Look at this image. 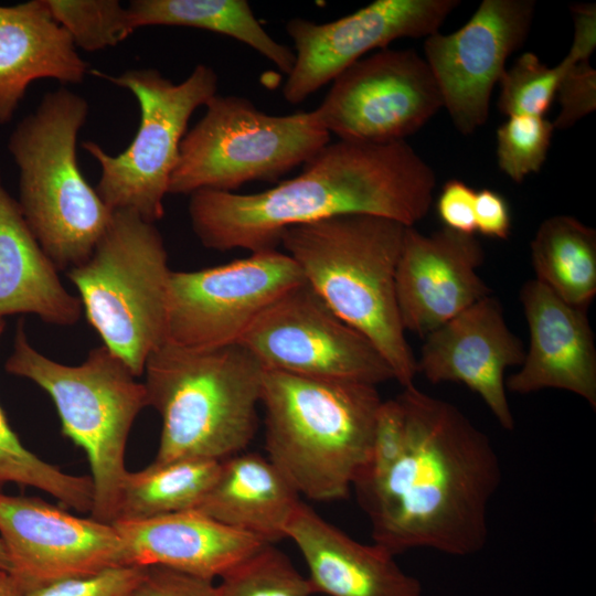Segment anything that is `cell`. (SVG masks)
Listing matches in <instances>:
<instances>
[{"label": "cell", "mask_w": 596, "mask_h": 596, "mask_svg": "<svg viewBox=\"0 0 596 596\" xmlns=\"http://www.w3.org/2000/svg\"><path fill=\"white\" fill-rule=\"evenodd\" d=\"M134 30L150 25L202 29L243 42L288 74L295 52L275 41L245 0H134L127 7Z\"/></svg>", "instance_id": "cell-25"}, {"label": "cell", "mask_w": 596, "mask_h": 596, "mask_svg": "<svg viewBox=\"0 0 596 596\" xmlns=\"http://www.w3.org/2000/svg\"><path fill=\"white\" fill-rule=\"evenodd\" d=\"M30 230L0 171V319L34 315L47 324L74 326L83 307Z\"/></svg>", "instance_id": "cell-23"}, {"label": "cell", "mask_w": 596, "mask_h": 596, "mask_svg": "<svg viewBox=\"0 0 596 596\" xmlns=\"http://www.w3.org/2000/svg\"><path fill=\"white\" fill-rule=\"evenodd\" d=\"M329 141L315 110L273 116L247 98L216 94L180 143L169 193L234 192L253 181L275 182Z\"/></svg>", "instance_id": "cell-9"}, {"label": "cell", "mask_w": 596, "mask_h": 596, "mask_svg": "<svg viewBox=\"0 0 596 596\" xmlns=\"http://www.w3.org/2000/svg\"><path fill=\"white\" fill-rule=\"evenodd\" d=\"M0 596H23L17 582L4 571H0Z\"/></svg>", "instance_id": "cell-40"}, {"label": "cell", "mask_w": 596, "mask_h": 596, "mask_svg": "<svg viewBox=\"0 0 596 596\" xmlns=\"http://www.w3.org/2000/svg\"><path fill=\"white\" fill-rule=\"evenodd\" d=\"M476 194L471 187L461 180H448L437 199V214L449 230L458 233L473 235Z\"/></svg>", "instance_id": "cell-37"}, {"label": "cell", "mask_w": 596, "mask_h": 596, "mask_svg": "<svg viewBox=\"0 0 596 596\" xmlns=\"http://www.w3.org/2000/svg\"><path fill=\"white\" fill-rule=\"evenodd\" d=\"M520 301L530 342L505 389L518 394L563 390L595 409L596 348L586 310L566 304L536 279L522 286Z\"/></svg>", "instance_id": "cell-19"}, {"label": "cell", "mask_w": 596, "mask_h": 596, "mask_svg": "<svg viewBox=\"0 0 596 596\" xmlns=\"http://www.w3.org/2000/svg\"><path fill=\"white\" fill-rule=\"evenodd\" d=\"M146 566H119L96 574L54 581L23 593V596H130Z\"/></svg>", "instance_id": "cell-33"}, {"label": "cell", "mask_w": 596, "mask_h": 596, "mask_svg": "<svg viewBox=\"0 0 596 596\" xmlns=\"http://www.w3.org/2000/svg\"><path fill=\"white\" fill-rule=\"evenodd\" d=\"M220 461L177 459L127 471L117 520L135 521L196 510L213 485ZM116 520V521H117Z\"/></svg>", "instance_id": "cell-27"}, {"label": "cell", "mask_w": 596, "mask_h": 596, "mask_svg": "<svg viewBox=\"0 0 596 596\" xmlns=\"http://www.w3.org/2000/svg\"><path fill=\"white\" fill-rule=\"evenodd\" d=\"M0 571L10 572V562L3 542L0 539Z\"/></svg>", "instance_id": "cell-41"}, {"label": "cell", "mask_w": 596, "mask_h": 596, "mask_svg": "<svg viewBox=\"0 0 596 596\" xmlns=\"http://www.w3.org/2000/svg\"><path fill=\"white\" fill-rule=\"evenodd\" d=\"M265 369L240 343L209 349L164 341L148 356L147 406L161 417L153 462L221 461L242 453L258 426Z\"/></svg>", "instance_id": "cell-5"}, {"label": "cell", "mask_w": 596, "mask_h": 596, "mask_svg": "<svg viewBox=\"0 0 596 596\" xmlns=\"http://www.w3.org/2000/svg\"><path fill=\"white\" fill-rule=\"evenodd\" d=\"M554 130L553 123L544 116H509L497 129V159L501 171L517 183L539 172Z\"/></svg>", "instance_id": "cell-32"}, {"label": "cell", "mask_w": 596, "mask_h": 596, "mask_svg": "<svg viewBox=\"0 0 596 596\" xmlns=\"http://www.w3.org/2000/svg\"><path fill=\"white\" fill-rule=\"evenodd\" d=\"M217 596H311L315 589L274 544L257 551L220 577Z\"/></svg>", "instance_id": "cell-29"}, {"label": "cell", "mask_w": 596, "mask_h": 596, "mask_svg": "<svg viewBox=\"0 0 596 596\" xmlns=\"http://www.w3.org/2000/svg\"><path fill=\"white\" fill-rule=\"evenodd\" d=\"M396 397L403 451L382 476L353 486L373 542L395 556L418 547L454 556L481 551L502 479L491 440L457 406L415 385Z\"/></svg>", "instance_id": "cell-1"}, {"label": "cell", "mask_w": 596, "mask_h": 596, "mask_svg": "<svg viewBox=\"0 0 596 596\" xmlns=\"http://www.w3.org/2000/svg\"><path fill=\"white\" fill-rule=\"evenodd\" d=\"M535 279L587 310L596 295V231L570 215L544 220L530 245Z\"/></svg>", "instance_id": "cell-26"}, {"label": "cell", "mask_w": 596, "mask_h": 596, "mask_svg": "<svg viewBox=\"0 0 596 596\" xmlns=\"http://www.w3.org/2000/svg\"><path fill=\"white\" fill-rule=\"evenodd\" d=\"M88 72L45 0L0 4V124L9 123L28 86L41 78L79 84Z\"/></svg>", "instance_id": "cell-22"}, {"label": "cell", "mask_w": 596, "mask_h": 596, "mask_svg": "<svg viewBox=\"0 0 596 596\" xmlns=\"http://www.w3.org/2000/svg\"><path fill=\"white\" fill-rule=\"evenodd\" d=\"M130 596H217L212 579L164 565H148Z\"/></svg>", "instance_id": "cell-36"}, {"label": "cell", "mask_w": 596, "mask_h": 596, "mask_svg": "<svg viewBox=\"0 0 596 596\" xmlns=\"http://www.w3.org/2000/svg\"><path fill=\"white\" fill-rule=\"evenodd\" d=\"M534 10L533 0H483L460 29L425 38L424 58L462 135L487 121L492 89L509 55L525 41Z\"/></svg>", "instance_id": "cell-15"}, {"label": "cell", "mask_w": 596, "mask_h": 596, "mask_svg": "<svg viewBox=\"0 0 596 596\" xmlns=\"http://www.w3.org/2000/svg\"><path fill=\"white\" fill-rule=\"evenodd\" d=\"M458 0H376L334 21L317 23L295 18L287 22L295 63L283 95L297 105L333 81L374 49L402 38H427L438 32Z\"/></svg>", "instance_id": "cell-16"}, {"label": "cell", "mask_w": 596, "mask_h": 596, "mask_svg": "<svg viewBox=\"0 0 596 596\" xmlns=\"http://www.w3.org/2000/svg\"><path fill=\"white\" fill-rule=\"evenodd\" d=\"M556 95L561 109L554 129H567L596 108V71L589 62L571 63L563 58Z\"/></svg>", "instance_id": "cell-34"}, {"label": "cell", "mask_w": 596, "mask_h": 596, "mask_svg": "<svg viewBox=\"0 0 596 596\" xmlns=\"http://www.w3.org/2000/svg\"><path fill=\"white\" fill-rule=\"evenodd\" d=\"M424 338L417 373L434 384L462 383L481 397L502 428L513 430L504 372L521 365L525 348L508 327L500 301L487 296Z\"/></svg>", "instance_id": "cell-18"}, {"label": "cell", "mask_w": 596, "mask_h": 596, "mask_svg": "<svg viewBox=\"0 0 596 596\" xmlns=\"http://www.w3.org/2000/svg\"><path fill=\"white\" fill-rule=\"evenodd\" d=\"M485 251L475 235L443 227L423 234L405 226L395 270L404 330L425 337L492 290L478 275Z\"/></svg>", "instance_id": "cell-17"}, {"label": "cell", "mask_w": 596, "mask_h": 596, "mask_svg": "<svg viewBox=\"0 0 596 596\" xmlns=\"http://www.w3.org/2000/svg\"><path fill=\"white\" fill-rule=\"evenodd\" d=\"M300 551L315 593L328 596H421V582L395 555L352 539L300 501L286 529Z\"/></svg>", "instance_id": "cell-20"}, {"label": "cell", "mask_w": 596, "mask_h": 596, "mask_svg": "<svg viewBox=\"0 0 596 596\" xmlns=\"http://www.w3.org/2000/svg\"><path fill=\"white\" fill-rule=\"evenodd\" d=\"M0 539L24 593L68 577L130 566L113 523L81 518L39 497L0 492Z\"/></svg>", "instance_id": "cell-14"}, {"label": "cell", "mask_w": 596, "mask_h": 596, "mask_svg": "<svg viewBox=\"0 0 596 596\" xmlns=\"http://www.w3.org/2000/svg\"><path fill=\"white\" fill-rule=\"evenodd\" d=\"M74 45L87 52L115 46L135 30L128 9L117 0H45Z\"/></svg>", "instance_id": "cell-30"}, {"label": "cell", "mask_w": 596, "mask_h": 596, "mask_svg": "<svg viewBox=\"0 0 596 596\" xmlns=\"http://www.w3.org/2000/svg\"><path fill=\"white\" fill-rule=\"evenodd\" d=\"M443 107L434 75L416 51L382 49L333 81L315 114L339 140H405Z\"/></svg>", "instance_id": "cell-13"}, {"label": "cell", "mask_w": 596, "mask_h": 596, "mask_svg": "<svg viewBox=\"0 0 596 596\" xmlns=\"http://www.w3.org/2000/svg\"><path fill=\"white\" fill-rule=\"evenodd\" d=\"M404 230L386 217L347 214L288 227L279 244L305 283L372 342L394 380L407 387L414 385L417 365L395 296Z\"/></svg>", "instance_id": "cell-3"}, {"label": "cell", "mask_w": 596, "mask_h": 596, "mask_svg": "<svg viewBox=\"0 0 596 596\" xmlns=\"http://www.w3.org/2000/svg\"><path fill=\"white\" fill-rule=\"evenodd\" d=\"M113 524L130 565H164L212 581L266 543L198 510Z\"/></svg>", "instance_id": "cell-21"}, {"label": "cell", "mask_w": 596, "mask_h": 596, "mask_svg": "<svg viewBox=\"0 0 596 596\" xmlns=\"http://www.w3.org/2000/svg\"><path fill=\"white\" fill-rule=\"evenodd\" d=\"M4 329V319H0V339ZM9 482L36 488L50 493L67 508L78 512H91L93 504L91 477L65 473L25 448L10 427L0 406V492Z\"/></svg>", "instance_id": "cell-28"}, {"label": "cell", "mask_w": 596, "mask_h": 596, "mask_svg": "<svg viewBox=\"0 0 596 596\" xmlns=\"http://www.w3.org/2000/svg\"><path fill=\"white\" fill-rule=\"evenodd\" d=\"M570 10L574 20V36L564 58L571 63L589 62L596 47V6L572 4Z\"/></svg>", "instance_id": "cell-39"}, {"label": "cell", "mask_w": 596, "mask_h": 596, "mask_svg": "<svg viewBox=\"0 0 596 596\" xmlns=\"http://www.w3.org/2000/svg\"><path fill=\"white\" fill-rule=\"evenodd\" d=\"M435 187L434 170L405 140H338L295 178L248 194L199 190L190 194L188 212L206 248L254 253L276 248L288 227L339 215H376L414 226L427 215Z\"/></svg>", "instance_id": "cell-2"}, {"label": "cell", "mask_w": 596, "mask_h": 596, "mask_svg": "<svg viewBox=\"0 0 596 596\" xmlns=\"http://www.w3.org/2000/svg\"><path fill=\"white\" fill-rule=\"evenodd\" d=\"M170 273L161 233L129 210L114 211L91 257L67 270L89 324L137 377L166 341Z\"/></svg>", "instance_id": "cell-8"}, {"label": "cell", "mask_w": 596, "mask_h": 596, "mask_svg": "<svg viewBox=\"0 0 596 596\" xmlns=\"http://www.w3.org/2000/svg\"><path fill=\"white\" fill-rule=\"evenodd\" d=\"M299 496L267 457L238 453L220 461L216 478L196 510L274 544L286 538Z\"/></svg>", "instance_id": "cell-24"}, {"label": "cell", "mask_w": 596, "mask_h": 596, "mask_svg": "<svg viewBox=\"0 0 596 596\" xmlns=\"http://www.w3.org/2000/svg\"><path fill=\"white\" fill-rule=\"evenodd\" d=\"M93 73L130 91L140 107L139 128L123 152L111 156L94 141L82 145L100 168L95 190L111 211L129 210L155 223L164 215L163 200L189 119L217 94L219 77L205 64L180 83L150 67Z\"/></svg>", "instance_id": "cell-10"}, {"label": "cell", "mask_w": 596, "mask_h": 596, "mask_svg": "<svg viewBox=\"0 0 596 596\" xmlns=\"http://www.w3.org/2000/svg\"><path fill=\"white\" fill-rule=\"evenodd\" d=\"M305 283L276 248L196 270H171L166 341L194 349L236 344L278 298Z\"/></svg>", "instance_id": "cell-11"}, {"label": "cell", "mask_w": 596, "mask_h": 596, "mask_svg": "<svg viewBox=\"0 0 596 596\" xmlns=\"http://www.w3.org/2000/svg\"><path fill=\"white\" fill-rule=\"evenodd\" d=\"M405 444V418L397 397L382 401L374 428L369 464L354 485L382 476L401 456ZM353 485V486H354Z\"/></svg>", "instance_id": "cell-35"}, {"label": "cell", "mask_w": 596, "mask_h": 596, "mask_svg": "<svg viewBox=\"0 0 596 596\" xmlns=\"http://www.w3.org/2000/svg\"><path fill=\"white\" fill-rule=\"evenodd\" d=\"M87 115V102L61 87L45 93L8 140L19 170L17 201L58 270L79 266L91 257L114 214L78 166L76 141Z\"/></svg>", "instance_id": "cell-6"}, {"label": "cell", "mask_w": 596, "mask_h": 596, "mask_svg": "<svg viewBox=\"0 0 596 596\" xmlns=\"http://www.w3.org/2000/svg\"><path fill=\"white\" fill-rule=\"evenodd\" d=\"M4 369L32 381L50 395L62 434L81 447L88 459L93 482L91 517L114 523L128 471V436L136 417L147 407L143 383L104 344L92 349L78 365L45 356L30 343L23 319L15 328Z\"/></svg>", "instance_id": "cell-7"}, {"label": "cell", "mask_w": 596, "mask_h": 596, "mask_svg": "<svg viewBox=\"0 0 596 596\" xmlns=\"http://www.w3.org/2000/svg\"><path fill=\"white\" fill-rule=\"evenodd\" d=\"M381 403L373 385L265 369L267 458L299 494L343 499L369 464Z\"/></svg>", "instance_id": "cell-4"}, {"label": "cell", "mask_w": 596, "mask_h": 596, "mask_svg": "<svg viewBox=\"0 0 596 596\" xmlns=\"http://www.w3.org/2000/svg\"><path fill=\"white\" fill-rule=\"evenodd\" d=\"M238 343L266 370L373 386L394 380L372 342L306 283L272 304Z\"/></svg>", "instance_id": "cell-12"}, {"label": "cell", "mask_w": 596, "mask_h": 596, "mask_svg": "<svg viewBox=\"0 0 596 596\" xmlns=\"http://www.w3.org/2000/svg\"><path fill=\"white\" fill-rule=\"evenodd\" d=\"M562 72L561 63L550 67L534 53H523L499 79V110L508 117L544 116L555 98Z\"/></svg>", "instance_id": "cell-31"}, {"label": "cell", "mask_w": 596, "mask_h": 596, "mask_svg": "<svg viewBox=\"0 0 596 596\" xmlns=\"http://www.w3.org/2000/svg\"><path fill=\"white\" fill-rule=\"evenodd\" d=\"M476 231L485 236L507 240L511 231V213L507 200L497 191L482 189L476 194Z\"/></svg>", "instance_id": "cell-38"}]
</instances>
